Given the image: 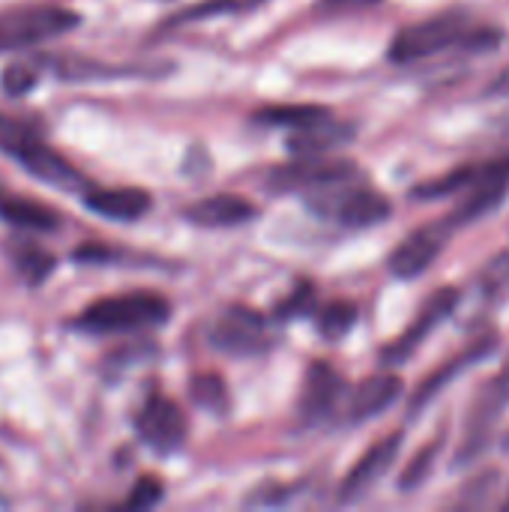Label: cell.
<instances>
[{"mask_svg":"<svg viewBox=\"0 0 509 512\" xmlns=\"http://www.w3.org/2000/svg\"><path fill=\"white\" fill-rule=\"evenodd\" d=\"M504 42V30L477 21L465 9H447L432 18H423L417 24L402 27L390 42V60L393 63H420L444 51L459 54H486L495 51Z\"/></svg>","mask_w":509,"mask_h":512,"instance_id":"6da1fadb","label":"cell"},{"mask_svg":"<svg viewBox=\"0 0 509 512\" xmlns=\"http://www.w3.org/2000/svg\"><path fill=\"white\" fill-rule=\"evenodd\" d=\"M509 195V156H495L486 162L462 165L444 177H435L429 183H420L411 189V198L417 201H444L456 198L450 216L459 222V228L489 216L501 207Z\"/></svg>","mask_w":509,"mask_h":512,"instance_id":"7a4b0ae2","label":"cell"},{"mask_svg":"<svg viewBox=\"0 0 509 512\" xmlns=\"http://www.w3.org/2000/svg\"><path fill=\"white\" fill-rule=\"evenodd\" d=\"M303 198L315 216L336 222L342 228H372V225H381L384 219H390V213H393L390 198L384 192H378L363 177L360 168L303 192Z\"/></svg>","mask_w":509,"mask_h":512,"instance_id":"3957f363","label":"cell"},{"mask_svg":"<svg viewBox=\"0 0 509 512\" xmlns=\"http://www.w3.org/2000/svg\"><path fill=\"white\" fill-rule=\"evenodd\" d=\"M0 150L45 186H54L60 192H84L90 186L87 177L63 153L45 144L39 129L18 117L0 114Z\"/></svg>","mask_w":509,"mask_h":512,"instance_id":"277c9868","label":"cell"},{"mask_svg":"<svg viewBox=\"0 0 509 512\" xmlns=\"http://www.w3.org/2000/svg\"><path fill=\"white\" fill-rule=\"evenodd\" d=\"M171 315V306L162 294L153 291H132L117 294L90 303L81 315L72 318V330L90 333V336H108V333H135V330H153L162 327Z\"/></svg>","mask_w":509,"mask_h":512,"instance_id":"5b68a950","label":"cell"},{"mask_svg":"<svg viewBox=\"0 0 509 512\" xmlns=\"http://www.w3.org/2000/svg\"><path fill=\"white\" fill-rule=\"evenodd\" d=\"M81 18L63 6L36 3L0 9V51H24L78 27Z\"/></svg>","mask_w":509,"mask_h":512,"instance_id":"8992f818","label":"cell"},{"mask_svg":"<svg viewBox=\"0 0 509 512\" xmlns=\"http://www.w3.org/2000/svg\"><path fill=\"white\" fill-rule=\"evenodd\" d=\"M509 408V357L507 363L501 366V372L486 381L468 411V426H465V438H462V447H459V456L456 462L459 465H468L474 459H480L495 435V426L504 420Z\"/></svg>","mask_w":509,"mask_h":512,"instance_id":"52a82bcc","label":"cell"},{"mask_svg":"<svg viewBox=\"0 0 509 512\" xmlns=\"http://www.w3.org/2000/svg\"><path fill=\"white\" fill-rule=\"evenodd\" d=\"M459 231V222L447 213L444 219H435L429 225H420L417 231H411L402 243H396V249L387 258V267L396 279H417L423 276L447 249V243L453 240V234Z\"/></svg>","mask_w":509,"mask_h":512,"instance_id":"ba28073f","label":"cell"},{"mask_svg":"<svg viewBox=\"0 0 509 512\" xmlns=\"http://www.w3.org/2000/svg\"><path fill=\"white\" fill-rule=\"evenodd\" d=\"M210 345L228 357H255L270 348L267 318L249 306L231 303L210 324Z\"/></svg>","mask_w":509,"mask_h":512,"instance_id":"9c48e42d","label":"cell"},{"mask_svg":"<svg viewBox=\"0 0 509 512\" xmlns=\"http://www.w3.org/2000/svg\"><path fill=\"white\" fill-rule=\"evenodd\" d=\"M456 306H459V291H456V288H441V291H435V294L423 303V309L417 312V318L411 321V327L381 351V363H384V366H402V363H408V360L420 351V345L438 330V324L447 321V318L456 312Z\"/></svg>","mask_w":509,"mask_h":512,"instance_id":"30bf717a","label":"cell"},{"mask_svg":"<svg viewBox=\"0 0 509 512\" xmlns=\"http://www.w3.org/2000/svg\"><path fill=\"white\" fill-rule=\"evenodd\" d=\"M135 432L150 450L174 453L183 447V441L189 435V420L177 402L153 393L135 414Z\"/></svg>","mask_w":509,"mask_h":512,"instance_id":"8fae6325","label":"cell"},{"mask_svg":"<svg viewBox=\"0 0 509 512\" xmlns=\"http://www.w3.org/2000/svg\"><path fill=\"white\" fill-rule=\"evenodd\" d=\"M357 165L351 159H342V156H330V153H321V156H294V162L282 165V168H273L270 177H267V186L273 192H309L333 177H342L348 171H354Z\"/></svg>","mask_w":509,"mask_h":512,"instance_id":"7c38bea8","label":"cell"},{"mask_svg":"<svg viewBox=\"0 0 509 512\" xmlns=\"http://www.w3.org/2000/svg\"><path fill=\"white\" fill-rule=\"evenodd\" d=\"M345 390H348L345 378L330 363H312L306 369V381L300 390V405H297L300 420L306 426L327 420L336 411V405L342 402Z\"/></svg>","mask_w":509,"mask_h":512,"instance_id":"4fadbf2b","label":"cell"},{"mask_svg":"<svg viewBox=\"0 0 509 512\" xmlns=\"http://www.w3.org/2000/svg\"><path fill=\"white\" fill-rule=\"evenodd\" d=\"M399 450H402V432H393V435L375 441V444L357 459V465L348 471V477L342 480V486H339V501H342V504L360 501L375 483L384 480V474L393 468Z\"/></svg>","mask_w":509,"mask_h":512,"instance_id":"5bb4252c","label":"cell"},{"mask_svg":"<svg viewBox=\"0 0 509 512\" xmlns=\"http://www.w3.org/2000/svg\"><path fill=\"white\" fill-rule=\"evenodd\" d=\"M498 348V333H489V336H483V339H474L462 354H456L450 363H444V366H438L420 387H417V393H414V399H411V408H408V414L411 417H417L423 408H429L432 405V399L447 387V384H453L468 366H474V363H483L492 351Z\"/></svg>","mask_w":509,"mask_h":512,"instance_id":"9a60e30c","label":"cell"},{"mask_svg":"<svg viewBox=\"0 0 509 512\" xmlns=\"http://www.w3.org/2000/svg\"><path fill=\"white\" fill-rule=\"evenodd\" d=\"M81 198H84V207L90 213L114 219V222H138L153 207L150 192H144L138 186H111V189L87 186L81 192Z\"/></svg>","mask_w":509,"mask_h":512,"instance_id":"2e32d148","label":"cell"},{"mask_svg":"<svg viewBox=\"0 0 509 512\" xmlns=\"http://www.w3.org/2000/svg\"><path fill=\"white\" fill-rule=\"evenodd\" d=\"M402 396V378L393 372H381L366 378L363 384H357L348 393V423H366L378 414H384L387 408L396 405V399Z\"/></svg>","mask_w":509,"mask_h":512,"instance_id":"e0dca14e","label":"cell"},{"mask_svg":"<svg viewBox=\"0 0 509 512\" xmlns=\"http://www.w3.org/2000/svg\"><path fill=\"white\" fill-rule=\"evenodd\" d=\"M183 216L201 228H237L252 222L258 216V207L240 195H207L192 207H186Z\"/></svg>","mask_w":509,"mask_h":512,"instance_id":"ac0fdd59","label":"cell"},{"mask_svg":"<svg viewBox=\"0 0 509 512\" xmlns=\"http://www.w3.org/2000/svg\"><path fill=\"white\" fill-rule=\"evenodd\" d=\"M354 138V126L348 123H339L333 114L303 126V129H294L291 138H288V150L294 156H321V153H333L339 150L342 144H348Z\"/></svg>","mask_w":509,"mask_h":512,"instance_id":"d6986e66","label":"cell"},{"mask_svg":"<svg viewBox=\"0 0 509 512\" xmlns=\"http://www.w3.org/2000/svg\"><path fill=\"white\" fill-rule=\"evenodd\" d=\"M0 216L9 225L21 228V231L48 234V231H57L60 228V213L57 210H51L42 201L21 198V195H0Z\"/></svg>","mask_w":509,"mask_h":512,"instance_id":"ffe728a7","label":"cell"},{"mask_svg":"<svg viewBox=\"0 0 509 512\" xmlns=\"http://www.w3.org/2000/svg\"><path fill=\"white\" fill-rule=\"evenodd\" d=\"M9 258H12L18 276H21L27 285H42V282L51 276V270L57 267L54 255H51L48 249L30 243V240H12V243H9Z\"/></svg>","mask_w":509,"mask_h":512,"instance_id":"44dd1931","label":"cell"},{"mask_svg":"<svg viewBox=\"0 0 509 512\" xmlns=\"http://www.w3.org/2000/svg\"><path fill=\"white\" fill-rule=\"evenodd\" d=\"M327 114H333V111L324 108V105H309V102H303V105H264V108L255 111V123L279 126V129L294 132V129H303V126L327 117Z\"/></svg>","mask_w":509,"mask_h":512,"instance_id":"7402d4cb","label":"cell"},{"mask_svg":"<svg viewBox=\"0 0 509 512\" xmlns=\"http://www.w3.org/2000/svg\"><path fill=\"white\" fill-rule=\"evenodd\" d=\"M267 0H201L195 6H186L183 12H177L174 18H168V30L180 27V24H192V21H207V18H219V15H237V12H249L258 9Z\"/></svg>","mask_w":509,"mask_h":512,"instance_id":"603a6c76","label":"cell"},{"mask_svg":"<svg viewBox=\"0 0 509 512\" xmlns=\"http://www.w3.org/2000/svg\"><path fill=\"white\" fill-rule=\"evenodd\" d=\"M357 315H360V309L351 300H333L318 312V333L330 342H339L354 330Z\"/></svg>","mask_w":509,"mask_h":512,"instance_id":"cb8c5ba5","label":"cell"},{"mask_svg":"<svg viewBox=\"0 0 509 512\" xmlns=\"http://www.w3.org/2000/svg\"><path fill=\"white\" fill-rule=\"evenodd\" d=\"M189 396L201 411H210V414H225L228 411V384L216 372L195 375L189 381Z\"/></svg>","mask_w":509,"mask_h":512,"instance_id":"d4e9b609","label":"cell"},{"mask_svg":"<svg viewBox=\"0 0 509 512\" xmlns=\"http://www.w3.org/2000/svg\"><path fill=\"white\" fill-rule=\"evenodd\" d=\"M441 447H444V438H435L429 447H423L414 459H411V465L402 471V477H399V489L402 492H414V489H420L429 477H432V471H435V462H438V456H441Z\"/></svg>","mask_w":509,"mask_h":512,"instance_id":"484cf974","label":"cell"},{"mask_svg":"<svg viewBox=\"0 0 509 512\" xmlns=\"http://www.w3.org/2000/svg\"><path fill=\"white\" fill-rule=\"evenodd\" d=\"M36 78H39V72H36L33 63L15 60V63H9V66L0 72V90H3L6 96L18 99V96H27V93L36 87Z\"/></svg>","mask_w":509,"mask_h":512,"instance_id":"4316f807","label":"cell"},{"mask_svg":"<svg viewBox=\"0 0 509 512\" xmlns=\"http://www.w3.org/2000/svg\"><path fill=\"white\" fill-rule=\"evenodd\" d=\"M480 291L489 303L501 300L509 291V252L498 255L495 261H489V267L480 273Z\"/></svg>","mask_w":509,"mask_h":512,"instance_id":"83f0119b","label":"cell"},{"mask_svg":"<svg viewBox=\"0 0 509 512\" xmlns=\"http://www.w3.org/2000/svg\"><path fill=\"white\" fill-rule=\"evenodd\" d=\"M312 306H315V288H312V282L300 279V282L294 285V291L276 306L273 315H276L279 321H288V318H300V315L312 312Z\"/></svg>","mask_w":509,"mask_h":512,"instance_id":"f1b7e54d","label":"cell"},{"mask_svg":"<svg viewBox=\"0 0 509 512\" xmlns=\"http://www.w3.org/2000/svg\"><path fill=\"white\" fill-rule=\"evenodd\" d=\"M162 495H165L162 480H156V477H141V480L132 486L126 507H132V510H150V507H156V504L162 501Z\"/></svg>","mask_w":509,"mask_h":512,"instance_id":"f546056e","label":"cell"},{"mask_svg":"<svg viewBox=\"0 0 509 512\" xmlns=\"http://www.w3.org/2000/svg\"><path fill=\"white\" fill-rule=\"evenodd\" d=\"M381 0H321L318 12H348V9H366V6H378Z\"/></svg>","mask_w":509,"mask_h":512,"instance_id":"4dcf8cb0","label":"cell"},{"mask_svg":"<svg viewBox=\"0 0 509 512\" xmlns=\"http://www.w3.org/2000/svg\"><path fill=\"white\" fill-rule=\"evenodd\" d=\"M486 96H509V66H504V69L492 78V84L486 87Z\"/></svg>","mask_w":509,"mask_h":512,"instance_id":"1f68e13d","label":"cell"},{"mask_svg":"<svg viewBox=\"0 0 509 512\" xmlns=\"http://www.w3.org/2000/svg\"><path fill=\"white\" fill-rule=\"evenodd\" d=\"M504 510H509V495H507V501H504Z\"/></svg>","mask_w":509,"mask_h":512,"instance_id":"d6a6232c","label":"cell"}]
</instances>
